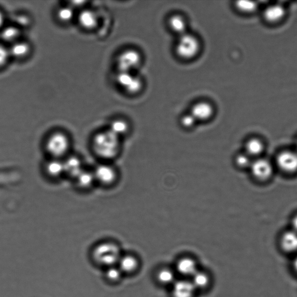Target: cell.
Returning <instances> with one entry per match:
<instances>
[{
    "mask_svg": "<svg viewBox=\"0 0 297 297\" xmlns=\"http://www.w3.org/2000/svg\"><path fill=\"white\" fill-rule=\"evenodd\" d=\"M119 268L122 273H131L136 270L138 267V261L136 258L131 255L121 257L118 262Z\"/></svg>",
    "mask_w": 297,
    "mask_h": 297,
    "instance_id": "ffe728a7",
    "label": "cell"
},
{
    "mask_svg": "<svg viewBox=\"0 0 297 297\" xmlns=\"http://www.w3.org/2000/svg\"><path fill=\"white\" fill-rule=\"evenodd\" d=\"M122 273L119 267L112 266L108 268L106 272V277L109 280L117 281L121 278Z\"/></svg>",
    "mask_w": 297,
    "mask_h": 297,
    "instance_id": "f546056e",
    "label": "cell"
},
{
    "mask_svg": "<svg viewBox=\"0 0 297 297\" xmlns=\"http://www.w3.org/2000/svg\"><path fill=\"white\" fill-rule=\"evenodd\" d=\"M78 21L82 28L91 30L96 27L98 24V17L95 11L86 10L79 14Z\"/></svg>",
    "mask_w": 297,
    "mask_h": 297,
    "instance_id": "4fadbf2b",
    "label": "cell"
},
{
    "mask_svg": "<svg viewBox=\"0 0 297 297\" xmlns=\"http://www.w3.org/2000/svg\"><path fill=\"white\" fill-rule=\"evenodd\" d=\"M10 56L9 49L0 45V67L5 65L8 61Z\"/></svg>",
    "mask_w": 297,
    "mask_h": 297,
    "instance_id": "1f68e13d",
    "label": "cell"
},
{
    "mask_svg": "<svg viewBox=\"0 0 297 297\" xmlns=\"http://www.w3.org/2000/svg\"><path fill=\"white\" fill-rule=\"evenodd\" d=\"M158 280L163 284H170L174 283L175 275L172 270L168 269H163L160 270L157 274Z\"/></svg>",
    "mask_w": 297,
    "mask_h": 297,
    "instance_id": "4316f807",
    "label": "cell"
},
{
    "mask_svg": "<svg viewBox=\"0 0 297 297\" xmlns=\"http://www.w3.org/2000/svg\"><path fill=\"white\" fill-rule=\"evenodd\" d=\"M190 114L198 122H207L211 119L214 115V108L211 104L200 102L191 108Z\"/></svg>",
    "mask_w": 297,
    "mask_h": 297,
    "instance_id": "30bf717a",
    "label": "cell"
},
{
    "mask_svg": "<svg viewBox=\"0 0 297 297\" xmlns=\"http://www.w3.org/2000/svg\"><path fill=\"white\" fill-rule=\"evenodd\" d=\"M235 163L238 167L244 168L250 167L252 162L247 154L240 153L235 157Z\"/></svg>",
    "mask_w": 297,
    "mask_h": 297,
    "instance_id": "4dcf8cb0",
    "label": "cell"
},
{
    "mask_svg": "<svg viewBox=\"0 0 297 297\" xmlns=\"http://www.w3.org/2000/svg\"><path fill=\"white\" fill-rule=\"evenodd\" d=\"M142 57L137 50H127L118 56L117 67L119 72L133 73L141 65Z\"/></svg>",
    "mask_w": 297,
    "mask_h": 297,
    "instance_id": "5b68a950",
    "label": "cell"
},
{
    "mask_svg": "<svg viewBox=\"0 0 297 297\" xmlns=\"http://www.w3.org/2000/svg\"><path fill=\"white\" fill-rule=\"evenodd\" d=\"M191 280L195 289H203L208 286L209 283V277L208 274L202 272H195L192 276Z\"/></svg>",
    "mask_w": 297,
    "mask_h": 297,
    "instance_id": "d4e9b609",
    "label": "cell"
},
{
    "mask_svg": "<svg viewBox=\"0 0 297 297\" xmlns=\"http://www.w3.org/2000/svg\"><path fill=\"white\" fill-rule=\"evenodd\" d=\"M176 269L180 274L186 276L191 277L197 271L196 264L190 258L180 259L176 265Z\"/></svg>",
    "mask_w": 297,
    "mask_h": 297,
    "instance_id": "2e32d148",
    "label": "cell"
},
{
    "mask_svg": "<svg viewBox=\"0 0 297 297\" xmlns=\"http://www.w3.org/2000/svg\"><path fill=\"white\" fill-rule=\"evenodd\" d=\"M285 10L283 6L273 5L270 6L264 10V18L269 23H276L283 19Z\"/></svg>",
    "mask_w": 297,
    "mask_h": 297,
    "instance_id": "9a60e30c",
    "label": "cell"
},
{
    "mask_svg": "<svg viewBox=\"0 0 297 297\" xmlns=\"http://www.w3.org/2000/svg\"><path fill=\"white\" fill-rule=\"evenodd\" d=\"M92 148L94 152L101 159L113 160L121 153L122 139L110 130L101 131L93 137Z\"/></svg>",
    "mask_w": 297,
    "mask_h": 297,
    "instance_id": "6da1fadb",
    "label": "cell"
},
{
    "mask_svg": "<svg viewBox=\"0 0 297 297\" xmlns=\"http://www.w3.org/2000/svg\"><path fill=\"white\" fill-rule=\"evenodd\" d=\"M77 185L82 189H88L96 181L93 172L84 170L76 178Z\"/></svg>",
    "mask_w": 297,
    "mask_h": 297,
    "instance_id": "7402d4cb",
    "label": "cell"
},
{
    "mask_svg": "<svg viewBox=\"0 0 297 297\" xmlns=\"http://www.w3.org/2000/svg\"><path fill=\"white\" fill-rule=\"evenodd\" d=\"M57 16L60 21L64 23L69 22L73 20L74 11L70 7H64L59 9Z\"/></svg>",
    "mask_w": 297,
    "mask_h": 297,
    "instance_id": "83f0119b",
    "label": "cell"
},
{
    "mask_svg": "<svg viewBox=\"0 0 297 297\" xmlns=\"http://www.w3.org/2000/svg\"><path fill=\"white\" fill-rule=\"evenodd\" d=\"M113 133L122 138L130 132V127L129 123L123 119H118L112 122L110 129Z\"/></svg>",
    "mask_w": 297,
    "mask_h": 297,
    "instance_id": "d6986e66",
    "label": "cell"
},
{
    "mask_svg": "<svg viewBox=\"0 0 297 297\" xmlns=\"http://www.w3.org/2000/svg\"><path fill=\"white\" fill-rule=\"evenodd\" d=\"M4 21H5V18H4L3 14L0 12V28H1L3 26L4 24Z\"/></svg>",
    "mask_w": 297,
    "mask_h": 297,
    "instance_id": "836d02e7",
    "label": "cell"
},
{
    "mask_svg": "<svg viewBox=\"0 0 297 297\" xmlns=\"http://www.w3.org/2000/svg\"><path fill=\"white\" fill-rule=\"evenodd\" d=\"M20 35V29L15 27V26H9V27L3 29L2 33V38L6 42L13 44L17 42Z\"/></svg>",
    "mask_w": 297,
    "mask_h": 297,
    "instance_id": "cb8c5ba5",
    "label": "cell"
},
{
    "mask_svg": "<svg viewBox=\"0 0 297 297\" xmlns=\"http://www.w3.org/2000/svg\"><path fill=\"white\" fill-rule=\"evenodd\" d=\"M47 174L52 178H58L65 174L63 161L59 159H54L48 161L46 165Z\"/></svg>",
    "mask_w": 297,
    "mask_h": 297,
    "instance_id": "e0dca14e",
    "label": "cell"
},
{
    "mask_svg": "<svg viewBox=\"0 0 297 297\" xmlns=\"http://www.w3.org/2000/svg\"><path fill=\"white\" fill-rule=\"evenodd\" d=\"M246 150L248 155L258 156L264 151V145L259 139L252 138L247 142Z\"/></svg>",
    "mask_w": 297,
    "mask_h": 297,
    "instance_id": "603a6c76",
    "label": "cell"
},
{
    "mask_svg": "<svg viewBox=\"0 0 297 297\" xmlns=\"http://www.w3.org/2000/svg\"><path fill=\"white\" fill-rule=\"evenodd\" d=\"M195 288L191 281L175 282L172 288L173 297H193Z\"/></svg>",
    "mask_w": 297,
    "mask_h": 297,
    "instance_id": "7c38bea8",
    "label": "cell"
},
{
    "mask_svg": "<svg viewBox=\"0 0 297 297\" xmlns=\"http://www.w3.org/2000/svg\"><path fill=\"white\" fill-rule=\"evenodd\" d=\"M201 49L200 41L196 37L185 33L180 36L176 44V53L180 58L190 60L199 54Z\"/></svg>",
    "mask_w": 297,
    "mask_h": 297,
    "instance_id": "3957f363",
    "label": "cell"
},
{
    "mask_svg": "<svg viewBox=\"0 0 297 297\" xmlns=\"http://www.w3.org/2000/svg\"><path fill=\"white\" fill-rule=\"evenodd\" d=\"M172 31L180 36L186 33L187 23L185 19L180 15H174L168 21Z\"/></svg>",
    "mask_w": 297,
    "mask_h": 297,
    "instance_id": "ac0fdd59",
    "label": "cell"
},
{
    "mask_svg": "<svg viewBox=\"0 0 297 297\" xmlns=\"http://www.w3.org/2000/svg\"><path fill=\"white\" fill-rule=\"evenodd\" d=\"M65 174L74 179L84 170L81 160L76 156H70L63 161Z\"/></svg>",
    "mask_w": 297,
    "mask_h": 297,
    "instance_id": "8fae6325",
    "label": "cell"
},
{
    "mask_svg": "<svg viewBox=\"0 0 297 297\" xmlns=\"http://www.w3.org/2000/svg\"><path fill=\"white\" fill-rule=\"evenodd\" d=\"M292 225L293 228H294V231L297 232V215L293 219Z\"/></svg>",
    "mask_w": 297,
    "mask_h": 297,
    "instance_id": "d6a6232c",
    "label": "cell"
},
{
    "mask_svg": "<svg viewBox=\"0 0 297 297\" xmlns=\"http://www.w3.org/2000/svg\"><path fill=\"white\" fill-rule=\"evenodd\" d=\"M296 148H297V142H296Z\"/></svg>",
    "mask_w": 297,
    "mask_h": 297,
    "instance_id": "d590c367",
    "label": "cell"
},
{
    "mask_svg": "<svg viewBox=\"0 0 297 297\" xmlns=\"http://www.w3.org/2000/svg\"><path fill=\"white\" fill-rule=\"evenodd\" d=\"M70 146L69 138L65 134L56 132L50 135L46 141L47 152L54 159H59L65 156Z\"/></svg>",
    "mask_w": 297,
    "mask_h": 297,
    "instance_id": "277c9868",
    "label": "cell"
},
{
    "mask_svg": "<svg viewBox=\"0 0 297 297\" xmlns=\"http://www.w3.org/2000/svg\"><path fill=\"white\" fill-rule=\"evenodd\" d=\"M276 163L281 171L287 173L297 171V152L284 151L277 156Z\"/></svg>",
    "mask_w": 297,
    "mask_h": 297,
    "instance_id": "9c48e42d",
    "label": "cell"
},
{
    "mask_svg": "<svg viewBox=\"0 0 297 297\" xmlns=\"http://www.w3.org/2000/svg\"><path fill=\"white\" fill-rule=\"evenodd\" d=\"M93 173L96 181L104 186L114 185L119 179L117 169L111 164H101L96 167Z\"/></svg>",
    "mask_w": 297,
    "mask_h": 297,
    "instance_id": "8992f818",
    "label": "cell"
},
{
    "mask_svg": "<svg viewBox=\"0 0 297 297\" xmlns=\"http://www.w3.org/2000/svg\"><path fill=\"white\" fill-rule=\"evenodd\" d=\"M293 267H294L295 271L297 272V256L294 259V261H293Z\"/></svg>",
    "mask_w": 297,
    "mask_h": 297,
    "instance_id": "e575fe53",
    "label": "cell"
},
{
    "mask_svg": "<svg viewBox=\"0 0 297 297\" xmlns=\"http://www.w3.org/2000/svg\"><path fill=\"white\" fill-rule=\"evenodd\" d=\"M252 174L259 180H265L270 178L273 174V167L268 160L259 159L251 163Z\"/></svg>",
    "mask_w": 297,
    "mask_h": 297,
    "instance_id": "ba28073f",
    "label": "cell"
},
{
    "mask_svg": "<svg viewBox=\"0 0 297 297\" xmlns=\"http://www.w3.org/2000/svg\"><path fill=\"white\" fill-rule=\"evenodd\" d=\"M10 56L16 58H22L27 56L30 51L29 45L24 41H17L9 49Z\"/></svg>",
    "mask_w": 297,
    "mask_h": 297,
    "instance_id": "44dd1931",
    "label": "cell"
},
{
    "mask_svg": "<svg viewBox=\"0 0 297 297\" xmlns=\"http://www.w3.org/2000/svg\"><path fill=\"white\" fill-rule=\"evenodd\" d=\"M280 244L285 253H294L297 251V232L291 231L284 233L281 237Z\"/></svg>",
    "mask_w": 297,
    "mask_h": 297,
    "instance_id": "5bb4252c",
    "label": "cell"
},
{
    "mask_svg": "<svg viewBox=\"0 0 297 297\" xmlns=\"http://www.w3.org/2000/svg\"><path fill=\"white\" fill-rule=\"evenodd\" d=\"M236 9L243 13L250 14L255 12L258 8L256 2L250 1H238L236 3Z\"/></svg>",
    "mask_w": 297,
    "mask_h": 297,
    "instance_id": "484cf974",
    "label": "cell"
},
{
    "mask_svg": "<svg viewBox=\"0 0 297 297\" xmlns=\"http://www.w3.org/2000/svg\"><path fill=\"white\" fill-rule=\"evenodd\" d=\"M197 123V120L190 114L182 116L180 120V126L186 130L193 129Z\"/></svg>",
    "mask_w": 297,
    "mask_h": 297,
    "instance_id": "f1b7e54d",
    "label": "cell"
},
{
    "mask_svg": "<svg viewBox=\"0 0 297 297\" xmlns=\"http://www.w3.org/2000/svg\"><path fill=\"white\" fill-rule=\"evenodd\" d=\"M116 80L121 87L130 94L138 93L142 88V79L133 73L119 72Z\"/></svg>",
    "mask_w": 297,
    "mask_h": 297,
    "instance_id": "52a82bcc",
    "label": "cell"
},
{
    "mask_svg": "<svg viewBox=\"0 0 297 297\" xmlns=\"http://www.w3.org/2000/svg\"><path fill=\"white\" fill-rule=\"evenodd\" d=\"M94 260L100 265L108 267L118 264L121 255L117 244L113 242L101 243L94 249L93 253Z\"/></svg>",
    "mask_w": 297,
    "mask_h": 297,
    "instance_id": "7a4b0ae2",
    "label": "cell"
}]
</instances>
